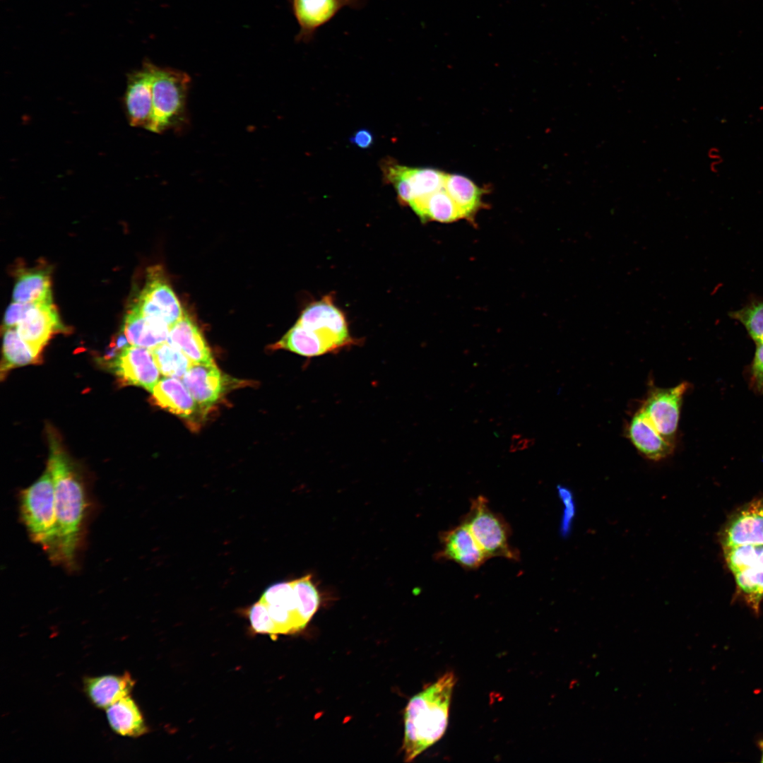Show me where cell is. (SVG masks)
<instances>
[{
  "instance_id": "25",
  "label": "cell",
  "mask_w": 763,
  "mask_h": 763,
  "mask_svg": "<svg viewBox=\"0 0 763 763\" xmlns=\"http://www.w3.org/2000/svg\"><path fill=\"white\" fill-rule=\"evenodd\" d=\"M410 206L423 221L454 222L463 216L444 188L412 201Z\"/></svg>"
},
{
  "instance_id": "18",
  "label": "cell",
  "mask_w": 763,
  "mask_h": 763,
  "mask_svg": "<svg viewBox=\"0 0 763 763\" xmlns=\"http://www.w3.org/2000/svg\"><path fill=\"white\" fill-rule=\"evenodd\" d=\"M153 403L182 418L200 413L191 393L179 378L165 377L151 391Z\"/></svg>"
},
{
  "instance_id": "6",
  "label": "cell",
  "mask_w": 763,
  "mask_h": 763,
  "mask_svg": "<svg viewBox=\"0 0 763 763\" xmlns=\"http://www.w3.org/2000/svg\"><path fill=\"white\" fill-rule=\"evenodd\" d=\"M130 308L162 320L170 326L179 321L185 312L160 266L148 269L145 285Z\"/></svg>"
},
{
  "instance_id": "35",
  "label": "cell",
  "mask_w": 763,
  "mask_h": 763,
  "mask_svg": "<svg viewBox=\"0 0 763 763\" xmlns=\"http://www.w3.org/2000/svg\"><path fill=\"white\" fill-rule=\"evenodd\" d=\"M752 365V376L754 384L763 391V343L757 344Z\"/></svg>"
},
{
  "instance_id": "7",
  "label": "cell",
  "mask_w": 763,
  "mask_h": 763,
  "mask_svg": "<svg viewBox=\"0 0 763 763\" xmlns=\"http://www.w3.org/2000/svg\"><path fill=\"white\" fill-rule=\"evenodd\" d=\"M299 27L297 43L312 42L318 30L331 22L345 8L359 10L367 0H288Z\"/></svg>"
},
{
  "instance_id": "26",
  "label": "cell",
  "mask_w": 763,
  "mask_h": 763,
  "mask_svg": "<svg viewBox=\"0 0 763 763\" xmlns=\"http://www.w3.org/2000/svg\"><path fill=\"white\" fill-rule=\"evenodd\" d=\"M444 188L463 218L472 217L480 207L483 191L467 177L446 174Z\"/></svg>"
},
{
  "instance_id": "4",
  "label": "cell",
  "mask_w": 763,
  "mask_h": 763,
  "mask_svg": "<svg viewBox=\"0 0 763 763\" xmlns=\"http://www.w3.org/2000/svg\"><path fill=\"white\" fill-rule=\"evenodd\" d=\"M190 82L189 76L184 71L154 65L153 116L149 131L161 133L184 124Z\"/></svg>"
},
{
  "instance_id": "12",
  "label": "cell",
  "mask_w": 763,
  "mask_h": 763,
  "mask_svg": "<svg viewBox=\"0 0 763 763\" xmlns=\"http://www.w3.org/2000/svg\"><path fill=\"white\" fill-rule=\"evenodd\" d=\"M720 540L723 548L763 544V497L736 511L726 523Z\"/></svg>"
},
{
  "instance_id": "24",
  "label": "cell",
  "mask_w": 763,
  "mask_h": 763,
  "mask_svg": "<svg viewBox=\"0 0 763 763\" xmlns=\"http://www.w3.org/2000/svg\"><path fill=\"white\" fill-rule=\"evenodd\" d=\"M106 714L112 729L121 735L138 737L147 731L142 714L129 695L107 708Z\"/></svg>"
},
{
  "instance_id": "10",
  "label": "cell",
  "mask_w": 763,
  "mask_h": 763,
  "mask_svg": "<svg viewBox=\"0 0 763 763\" xmlns=\"http://www.w3.org/2000/svg\"><path fill=\"white\" fill-rule=\"evenodd\" d=\"M120 384L140 386L152 391L160 372L151 349L129 345L110 365Z\"/></svg>"
},
{
  "instance_id": "28",
  "label": "cell",
  "mask_w": 763,
  "mask_h": 763,
  "mask_svg": "<svg viewBox=\"0 0 763 763\" xmlns=\"http://www.w3.org/2000/svg\"><path fill=\"white\" fill-rule=\"evenodd\" d=\"M36 354L20 338L16 329H5L3 339V360L1 365V375L14 367L35 364L40 361Z\"/></svg>"
},
{
  "instance_id": "13",
  "label": "cell",
  "mask_w": 763,
  "mask_h": 763,
  "mask_svg": "<svg viewBox=\"0 0 763 763\" xmlns=\"http://www.w3.org/2000/svg\"><path fill=\"white\" fill-rule=\"evenodd\" d=\"M154 64L145 62L143 67L131 73L125 94V105L133 126L149 130L153 116L152 81Z\"/></svg>"
},
{
  "instance_id": "33",
  "label": "cell",
  "mask_w": 763,
  "mask_h": 763,
  "mask_svg": "<svg viewBox=\"0 0 763 763\" xmlns=\"http://www.w3.org/2000/svg\"><path fill=\"white\" fill-rule=\"evenodd\" d=\"M559 497L562 499L564 509L560 524V533L562 536L567 537L570 534L574 516L576 513V506L572 491L563 485L557 487Z\"/></svg>"
},
{
  "instance_id": "11",
  "label": "cell",
  "mask_w": 763,
  "mask_h": 763,
  "mask_svg": "<svg viewBox=\"0 0 763 763\" xmlns=\"http://www.w3.org/2000/svg\"><path fill=\"white\" fill-rule=\"evenodd\" d=\"M260 600L266 605L278 634L295 633L307 625L300 612L293 581L269 586Z\"/></svg>"
},
{
  "instance_id": "9",
  "label": "cell",
  "mask_w": 763,
  "mask_h": 763,
  "mask_svg": "<svg viewBox=\"0 0 763 763\" xmlns=\"http://www.w3.org/2000/svg\"><path fill=\"white\" fill-rule=\"evenodd\" d=\"M688 388L689 384L684 382L671 388L650 389L640 408L656 430L672 442L678 430L682 398Z\"/></svg>"
},
{
  "instance_id": "29",
  "label": "cell",
  "mask_w": 763,
  "mask_h": 763,
  "mask_svg": "<svg viewBox=\"0 0 763 763\" xmlns=\"http://www.w3.org/2000/svg\"><path fill=\"white\" fill-rule=\"evenodd\" d=\"M733 575L740 594L758 613L763 599V553L754 563Z\"/></svg>"
},
{
  "instance_id": "30",
  "label": "cell",
  "mask_w": 763,
  "mask_h": 763,
  "mask_svg": "<svg viewBox=\"0 0 763 763\" xmlns=\"http://www.w3.org/2000/svg\"><path fill=\"white\" fill-rule=\"evenodd\" d=\"M151 350L160 373L165 377L182 379L193 363L181 350L167 341Z\"/></svg>"
},
{
  "instance_id": "17",
  "label": "cell",
  "mask_w": 763,
  "mask_h": 763,
  "mask_svg": "<svg viewBox=\"0 0 763 763\" xmlns=\"http://www.w3.org/2000/svg\"><path fill=\"white\" fill-rule=\"evenodd\" d=\"M627 435L637 451L649 460L661 461L673 451L674 442L665 438L640 408L628 423Z\"/></svg>"
},
{
  "instance_id": "5",
  "label": "cell",
  "mask_w": 763,
  "mask_h": 763,
  "mask_svg": "<svg viewBox=\"0 0 763 763\" xmlns=\"http://www.w3.org/2000/svg\"><path fill=\"white\" fill-rule=\"evenodd\" d=\"M461 523L488 555L519 560V552L509 544L511 528L504 517L490 509L486 497L480 495L471 500L468 512Z\"/></svg>"
},
{
  "instance_id": "8",
  "label": "cell",
  "mask_w": 763,
  "mask_h": 763,
  "mask_svg": "<svg viewBox=\"0 0 763 763\" xmlns=\"http://www.w3.org/2000/svg\"><path fill=\"white\" fill-rule=\"evenodd\" d=\"M297 322L322 335L338 350L355 344V338L350 334L344 313L334 304L331 295L307 306Z\"/></svg>"
},
{
  "instance_id": "16",
  "label": "cell",
  "mask_w": 763,
  "mask_h": 763,
  "mask_svg": "<svg viewBox=\"0 0 763 763\" xmlns=\"http://www.w3.org/2000/svg\"><path fill=\"white\" fill-rule=\"evenodd\" d=\"M203 415L220 398L223 379L213 362L192 363L182 379Z\"/></svg>"
},
{
  "instance_id": "23",
  "label": "cell",
  "mask_w": 763,
  "mask_h": 763,
  "mask_svg": "<svg viewBox=\"0 0 763 763\" xmlns=\"http://www.w3.org/2000/svg\"><path fill=\"white\" fill-rule=\"evenodd\" d=\"M13 300L21 303L52 302L49 271L45 268L20 271L13 288Z\"/></svg>"
},
{
  "instance_id": "38",
  "label": "cell",
  "mask_w": 763,
  "mask_h": 763,
  "mask_svg": "<svg viewBox=\"0 0 763 763\" xmlns=\"http://www.w3.org/2000/svg\"><path fill=\"white\" fill-rule=\"evenodd\" d=\"M757 745L761 752V762H763V739L758 741Z\"/></svg>"
},
{
  "instance_id": "36",
  "label": "cell",
  "mask_w": 763,
  "mask_h": 763,
  "mask_svg": "<svg viewBox=\"0 0 763 763\" xmlns=\"http://www.w3.org/2000/svg\"><path fill=\"white\" fill-rule=\"evenodd\" d=\"M350 141L357 147L366 149L372 146L374 137L369 130L361 129L354 133L350 138Z\"/></svg>"
},
{
  "instance_id": "32",
  "label": "cell",
  "mask_w": 763,
  "mask_h": 763,
  "mask_svg": "<svg viewBox=\"0 0 763 763\" xmlns=\"http://www.w3.org/2000/svg\"><path fill=\"white\" fill-rule=\"evenodd\" d=\"M249 617L256 632L277 635L275 624L271 619L265 603L259 600L249 610Z\"/></svg>"
},
{
  "instance_id": "14",
  "label": "cell",
  "mask_w": 763,
  "mask_h": 763,
  "mask_svg": "<svg viewBox=\"0 0 763 763\" xmlns=\"http://www.w3.org/2000/svg\"><path fill=\"white\" fill-rule=\"evenodd\" d=\"M439 540L437 559L453 561L466 569H476L490 559L463 523L442 532Z\"/></svg>"
},
{
  "instance_id": "15",
  "label": "cell",
  "mask_w": 763,
  "mask_h": 763,
  "mask_svg": "<svg viewBox=\"0 0 763 763\" xmlns=\"http://www.w3.org/2000/svg\"><path fill=\"white\" fill-rule=\"evenodd\" d=\"M16 329L20 338L40 355L54 334L66 329L52 302L37 303Z\"/></svg>"
},
{
  "instance_id": "37",
  "label": "cell",
  "mask_w": 763,
  "mask_h": 763,
  "mask_svg": "<svg viewBox=\"0 0 763 763\" xmlns=\"http://www.w3.org/2000/svg\"><path fill=\"white\" fill-rule=\"evenodd\" d=\"M534 439L522 437L520 434H514L511 439L509 451H516L526 449L531 446Z\"/></svg>"
},
{
  "instance_id": "31",
  "label": "cell",
  "mask_w": 763,
  "mask_h": 763,
  "mask_svg": "<svg viewBox=\"0 0 763 763\" xmlns=\"http://www.w3.org/2000/svg\"><path fill=\"white\" fill-rule=\"evenodd\" d=\"M730 316L743 324L757 344L763 343V299L750 301Z\"/></svg>"
},
{
  "instance_id": "22",
  "label": "cell",
  "mask_w": 763,
  "mask_h": 763,
  "mask_svg": "<svg viewBox=\"0 0 763 763\" xmlns=\"http://www.w3.org/2000/svg\"><path fill=\"white\" fill-rule=\"evenodd\" d=\"M134 685V681L130 674L125 673L122 675H108L85 678L84 690L95 706L107 709L128 696Z\"/></svg>"
},
{
  "instance_id": "20",
  "label": "cell",
  "mask_w": 763,
  "mask_h": 763,
  "mask_svg": "<svg viewBox=\"0 0 763 763\" xmlns=\"http://www.w3.org/2000/svg\"><path fill=\"white\" fill-rule=\"evenodd\" d=\"M170 328L163 321L146 316L130 308L124 318L122 330L129 344L153 349L167 341Z\"/></svg>"
},
{
  "instance_id": "2",
  "label": "cell",
  "mask_w": 763,
  "mask_h": 763,
  "mask_svg": "<svg viewBox=\"0 0 763 763\" xmlns=\"http://www.w3.org/2000/svg\"><path fill=\"white\" fill-rule=\"evenodd\" d=\"M456 678L447 672L413 697L404 713V761L410 762L444 735Z\"/></svg>"
},
{
  "instance_id": "27",
  "label": "cell",
  "mask_w": 763,
  "mask_h": 763,
  "mask_svg": "<svg viewBox=\"0 0 763 763\" xmlns=\"http://www.w3.org/2000/svg\"><path fill=\"white\" fill-rule=\"evenodd\" d=\"M394 167L410 187L413 196L410 203L444 188L446 173L443 172L432 168L409 167L395 162Z\"/></svg>"
},
{
  "instance_id": "19",
  "label": "cell",
  "mask_w": 763,
  "mask_h": 763,
  "mask_svg": "<svg viewBox=\"0 0 763 763\" xmlns=\"http://www.w3.org/2000/svg\"><path fill=\"white\" fill-rule=\"evenodd\" d=\"M167 342L181 350L193 363L213 362L201 332L186 311L183 317L170 326Z\"/></svg>"
},
{
  "instance_id": "21",
  "label": "cell",
  "mask_w": 763,
  "mask_h": 763,
  "mask_svg": "<svg viewBox=\"0 0 763 763\" xmlns=\"http://www.w3.org/2000/svg\"><path fill=\"white\" fill-rule=\"evenodd\" d=\"M276 349H284L300 355L313 357L338 351L336 345L318 332L299 323L273 345Z\"/></svg>"
},
{
  "instance_id": "3",
  "label": "cell",
  "mask_w": 763,
  "mask_h": 763,
  "mask_svg": "<svg viewBox=\"0 0 763 763\" xmlns=\"http://www.w3.org/2000/svg\"><path fill=\"white\" fill-rule=\"evenodd\" d=\"M20 512L32 540L40 545L49 558L59 559V533L54 487L49 468L20 496Z\"/></svg>"
},
{
  "instance_id": "34",
  "label": "cell",
  "mask_w": 763,
  "mask_h": 763,
  "mask_svg": "<svg viewBox=\"0 0 763 763\" xmlns=\"http://www.w3.org/2000/svg\"><path fill=\"white\" fill-rule=\"evenodd\" d=\"M37 303H21L13 302L5 312L4 318V329L15 328L27 316L29 311Z\"/></svg>"
},
{
  "instance_id": "1",
  "label": "cell",
  "mask_w": 763,
  "mask_h": 763,
  "mask_svg": "<svg viewBox=\"0 0 763 763\" xmlns=\"http://www.w3.org/2000/svg\"><path fill=\"white\" fill-rule=\"evenodd\" d=\"M49 454L47 466L52 474L59 533L58 562L76 567L88 509L83 479L69 457L57 432L47 429Z\"/></svg>"
}]
</instances>
